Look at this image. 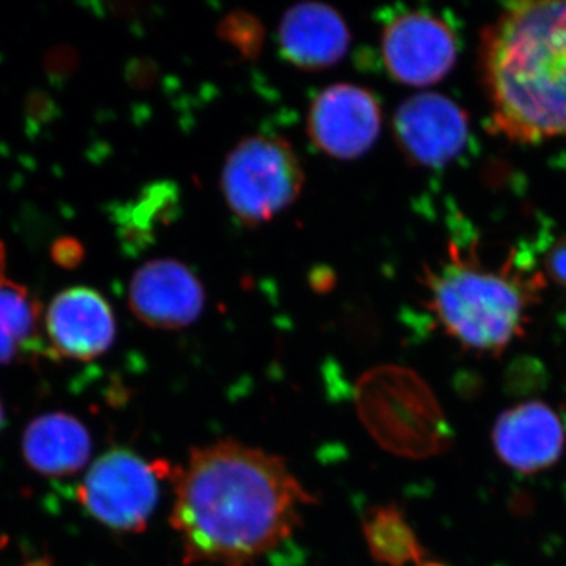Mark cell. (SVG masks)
Instances as JSON below:
<instances>
[{
  "label": "cell",
  "instance_id": "cell-19",
  "mask_svg": "<svg viewBox=\"0 0 566 566\" xmlns=\"http://www.w3.org/2000/svg\"><path fill=\"white\" fill-rule=\"evenodd\" d=\"M312 286L316 292H327L333 289L335 277L327 268H316L314 273L311 274Z\"/></svg>",
  "mask_w": 566,
  "mask_h": 566
},
{
  "label": "cell",
  "instance_id": "cell-10",
  "mask_svg": "<svg viewBox=\"0 0 566 566\" xmlns=\"http://www.w3.org/2000/svg\"><path fill=\"white\" fill-rule=\"evenodd\" d=\"M565 427L551 406L528 401L506 409L493 430L502 463L523 474L545 471L564 453Z\"/></svg>",
  "mask_w": 566,
  "mask_h": 566
},
{
  "label": "cell",
  "instance_id": "cell-14",
  "mask_svg": "<svg viewBox=\"0 0 566 566\" xmlns=\"http://www.w3.org/2000/svg\"><path fill=\"white\" fill-rule=\"evenodd\" d=\"M40 316L39 301L25 286L7 279L0 281V365L36 352Z\"/></svg>",
  "mask_w": 566,
  "mask_h": 566
},
{
  "label": "cell",
  "instance_id": "cell-9",
  "mask_svg": "<svg viewBox=\"0 0 566 566\" xmlns=\"http://www.w3.org/2000/svg\"><path fill=\"white\" fill-rule=\"evenodd\" d=\"M205 290L189 268L172 259L153 260L129 285V307L153 329L188 327L202 314Z\"/></svg>",
  "mask_w": 566,
  "mask_h": 566
},
{
  "label": "cell",
  "instance_id": "cell-6",
  "mask_svg": "<svg viewBox=\"0 0 566 566\" xmlns=\"http://www.w3.org/2000/svg\"><path fill=\"white\" fill-rule=\"evenodd\" d=\"M381 50L390 76L411 87H428L444 80L458 55L452 29L423 11L395 17L382 31Z\"/></svg>",
  "mask_w": 566,
  "mask_h": 566
},
{
  "label": "cell",
  "instance_id": "cell-2",
  "mask_svg": "<svg viewBox=\"0 0 566 566\" xmlns=\"http://www.w3.org/2000/svg\"><path fill=\"white\" fill-rule=\"evenodd\" d=\"M480 80L493 132L520 144L566 137V2H513L482 32Z\"/></svg>",
  "mask_w": 566,
  "mask_h": 566
},
{
  "label": "cell",
  "instance_id": "cell-21",
  "mask_svg": "<svg viewBox=\"0 0 566 566\" xmlns=\"http://www.w3.org/2000/svg\"><path fill=\"white\" fill-rule=\"evenodd\" d=\"M3 273H6V249H3V244L0 243V281L6 279Z\"/></svg>",
  "mask_w": 566,
  "mask_h": 566
},
{
  "label": "cell",
  "instance_id": "cell-15",
  "mask_svg": "<svg viewBox=\"0 0 566 566\" xmlns=\"http://www.w3.org/2000/svg\"><path fill=\"white\" fill-rule=\"evenodd\" d=\"M365 539L376 560L390 566H438L424 560V553L415 532L392 506H379L364 524Z\"/></svg>",
  "mask_w": 566,
  "mask_h": 566
},
{
  "label": "cell",
  "instance_id": "cell-17",
  "mask_svg": "<svg viewBox=\"0 0 566 566\" xmlns=\"http://www.w3.org/2000/svg\"><path fill=\"white\" fill-rule=\"evenodd\" d=\"M218 36L248 61H255L262 54L264 28L249 11L237 10L223 17L218 24Z\"/></svg>",
  "mask_w": 566,
  "mask_h": 566
},
{
  "label": "cell",
  "instance_id": "cell-7",
  "mask_svg": "<svg viewBox=\"0 0 566 566\" xmlns=\"http://www.w3.org/2000/svg\"><path fill=\"white\" fill-rule=\"evenodd\" d=\"M381 106L374 93L352 84H337L319 93L308 111V136L337 159L359 158L381 132Z\"/></svg>",
  "mask_w": 566,
  "mask_h": 566
},
{
  "label": "cell",
  "instance_id": "cell-13",
  "mask_svg": "<svg viewBox=\"0 0 566 566\" xmlns=\"http://www.w3.org/2000/svg\"><path fill=\"white\" fill-rule=\"evenodd\" d=\"M22 453L33 471L41 475H73L87 464L92 439L76 417L52 412L36 417L25 428Z\"/></svg>",
  "mask_w": 566,
  "mask_h": 566
},
{
  "label": "cell",
  "instance_id": "cell-1",
  "mask_svg": "<svg viewBox=\"0 0 566 566\" xmlns=\"http://www.w3.org/2000/svg\"><path fill=\"white\" fill-rule=\"evenodd\" d=\"M172 480L170 524L186 564L249 566L316 502L281 457L227 439L193 449Z\"/></svg>",
  "mask_w": 566,
  "mask_h": 566
},
{
  "label": "cell",
  "instance_id": "cell-5",
  "mask_svg": "<svg viewBox=\"0 0 566 566\" xmlns=\"http://www.w3.org/2000/svg\"><path fill=\"white\" fill-rule=\"evenodd\" d=\"M174 472L167 461H145L129 450H111L85 475L77 501L103 526L139 534L158 505L159 480Z\"/></svg>",
  "mask_w": 566,
  "mask_h": 566
},
{
  "label": "cell",
  "instance_id": "cell-22",
  "mask_svg": "<svg viewBox=\"0 0 566 566\" xmlns=\"http://www.w3.org/2000/svg\"><path fill=\"white\" fill-rule=\"evenodd\" d=\"M2 423H3V408H2V403H0V428H2Z\"/></svg>",
  "mask_w": 566,
  "mask_h": 566
},
{
  "label": "cell",
  "instance_id": "cell-3",
  "mask_svg": "<svg viewBox=\"0 0 566 566\" xmlns=\"http://www.w3.org/2000/svg\"><path fill=\"white\" fill-rule=\"evenodd\" d=\"M428 308L442 329L469 352L499 354L524 334L528 307L542 290L538 274L490 271L475 253L461 255L457 245L438 270L424 268Z\"/></svg>",
  "mask_w": 566,
  "mask_h": 566
},
{
  "label": "cell",
  "instance_id": "cell-11",
  "mask_svg": "<svg viewBox=\"0 0 566 566\" xmlns=\"http://www.w3.org/2000/svg\"><path fill=\"white\" fill-rule=\"evenodd\" d=\"M46 329L51 353L92 360L111 348L115 318L102 294L76 286L54 297L46 315Z\"/></svg>",
  "mask_w": 566,
  "mask_h": 566
},
{
  "label": "cell",
  "instance_id": "cell-8",
  "mask_svg": "<svg viewBox=\"0 0 566 566\" xmlns=\"http://www.w3.org/2000/svg\"><path fill=\"white\" fill-rule=\"evenodd\" d=\"M394 133L409 163L441 167L463 151L469 118L452 99L438 93H420L395 112Z\"/></svg>",
  "mask_w": 566,
  "mask_h": 566
},
{
  "label": "cell",
  "instance_id": "cell-4",
  "mask_svg": "<svg viewBox=\"0 0 566 566\" xmlns=\"http://www.w3.org/2000/svg\"><path fill=\"white\" fill-rule=\"evenodd\" d=\"M304 180L292 145L260 134L240 142L230 153L221 186L230 211L245 226L256 227L289 208L303 191Z\"/></svg>",
  "mask_w": 566,
  "mask_h": 566
},
{
  "label": "cell",
  "instance_id": "cell-12",
  "mask_svg": "<svg viewBox=\"0 0 566 566\" xmlns=\"http://www.w3.org/2000/svg\"><path fill=\"white\" fill-rule=\"evenodd\" d=\"M352 33L342 14L322 2H301L283 14L279 44L283 57L305 71L331 69L344 59Z\"/></svg>",
  "mask_w": 566,
  "mask_h": 566
},
{
  "label": "cell",
  "instance_id": "cell-20",
  "mask_svg": "<svg viewBox=\"0 0 566 566\" xmlns=\"http://www.w3.org/2000/svg\"><path fill=\"white\" fill-rule=\"evenodd\" d=\"M137 82H139V85H150L151 81L156 77V69L155 65L150 62L140 63L139 70L136 71Z\"/></svg>",
  "mask_w": 566,
  "mask_h": 566
},
{
  "label": "cell",
  "instance_id": "cell-18",
  "mask_svg": "<svg viewBox=\"0 0 566 566\" xmlns=\"http://www.w3.org/2000/svg\"><path fill=\"white\" fill-rule=\"evenodd\" d=\"M547 273L554 282L566 289V238L554 244L553 251L547 256Z\"/></svg>",
  "mask_w": 566,
  "mask_h": 566
},
{
  "label": "cell",
  "instance_id": "cell-16",
  "mask_svg": "<svg viewBox=\"0 0 566 566\" xmlns=\"http://www.w3.org/2000/svg\"><path fill=\"white\" fill-rule=\"evenodd\" d=\"M178 191L169 182H159L147 189L137 203L134 205L129 214L126 216L128 234H134L137 243L150 241L153 230L163 223L172 221L177 212Z\"/></svg>",
  "mask_w": 566,
  "mask_h": 566
}]
</instances>
